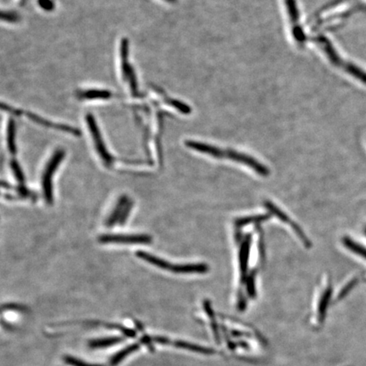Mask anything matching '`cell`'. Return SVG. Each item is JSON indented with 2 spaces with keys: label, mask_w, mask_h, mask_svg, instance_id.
Masks as SVG:
<instances>
[{
  "label": "cell",
  "mask_w": 366,
  "mask_h": 366,
  "mask_svg": "<svg viewBox=\"0 0 366 366\" xmlns=\"http://www.w3.org/2000/svg\"><path fill=\"white\" fill-rule=\"evenodd\" d=\"M287 8V16L291 26V33L295 43L300 48H304L309 37L304 33V28L300 23V15L297 8L296 0H285Z\"/></svg>",
  "instance_id": "cell-1"
},
{
  "label": "cell",
  "mask_w": 366,
  "mask_h": 366,
  "mask_svg": "<svg viewBox=\"0 0 366 366\" xmlns=\"http://www.w3.org/2000/svg\"><path fill=\"white\" fill-rule=\"evenodd\" d=\"M65 151L62 149L57 150L53 154L52 158H50V161L47 165L45 171L43 175V189L44 198L46 200L47 204L52 205L53 202V186H52V178L53 175L56 172L58 166L60 165V162L62 161L65 157Z\"/></svg>",
  "instance_id": "cell-2"
},
{
  "label": "cell",
  "mask_w": 366,
  "mask_h": 366,
  "mask_svg": "<svg viewBox=\"0 0 366 366\" xmlns=\"http://www.w3.org/2000/svg\"><path fill=\"white\" fill-rule=\"evenodd\" d=\"M309 41L315 43L317 46L323 51L331 65L348 72L352 63L347 62L341 58L335 50L333 44L331 43L329 38H327V36L323 35H318L313 37H309Z\"/></svg>",
  "instance_id": "cell-3"
},
{
  "label": "cell",
  "mask_w": 366,
  "mask_h": 366,
  "mask_svg": "<svg viewBox=\"0 0 366 366\" xmlns=\"http://www.w3.org/2000/svg\"><path fill=\"white\" fill-rule=\"evenodd\" d=\"M2 109H3V110H6L8 112L13 113V114L17 115V116H20V115H21V116H27V118H29L31 121H33V122H35L36 124H38V125L45 126V127H50V128H53L54 129V130H59L60 132L70 133V134L76 136V137L81 135V132H80L78 129L74 128V127H72V126H70V125L55 124V123L50 122V121H48V120L43 119L42 117L36 116V115L33 114V113L27 112V111H22V110H20V109H15V108H12V107H10V106L4 105L3 103L2 104Z\"/></svg>",
  "instance_id": "cell-4"
},
{
  "label": "cell",
  "mask_w": 366,
  "mask_h": 366,
  "mask_svg": "<svg viewBox=\"0 0 366 366\" xmlns=\"http://www.w3.org/2000/svg\"><path fill=\"white\" fill-rule=\"evenodd\" d=\"M86 122L88 128H89L90 133L92 135V140L94 142L96 149L99 153L100 158H102L103 160L105 161L107 166H110L113 161L115 160V158L108 152V150L106 149V146L104 140H103L102 136L100 134L98 124H97L95 118L92 116V114H90V113L87 114Z\"/></svg>",
  "instance_id": "cell-5"
},
{
  "label": "cell",
  "mask_w": 366,
  "mask_h": 366,
  "mask_svg": "<svg viewBox=\"0 0 366 366\" xmlns=\"http://www.w3.org/2000/svg\"><path fill=\"white\" fill-rule=\"evenodd\" d=\"M128 40H122L121 47H120V53H121V60H122V76L125 81H128L129 86L131 88L132 93L134 95H139V87L137 83L134 70L132 68L130 63L128 62Z\"/></svg>",
  "instance_id": "cell-6"
},
{
  "label": "cell",
  "mask_w": 366,
  "mask_h": 366,
  "mask_svg": "<svg viewBox=\"0 0 366 366\" xmlns=\"http://www.w3.org/2000/svg\"><path fill=\"white\" fill-rule=\"evenodd\" d=\"M101 244H149L152 237L148 234H105L99 238Z\"/></svg>",
  "instance_id": "cell-7"
},
{
  "label": "cell",
  "mask_w": 366,
  "mask_h": 366,
  "mask_svg": "<svg viewBox=\"0 0 366 366\" xmlns=\"http://www.w3.org/2000/svg\"><path fill=\"white\" fill-rule=\"evenodd\" d=\"M223 158H227L234 161L239 162L244 165H247L248 167L253 169L257 172L258 174L261 175H267L269 174V170L263 165H261L260 162L257 161L255 158L250 157L249 155L243 153L235 151L232 149L224 150L223 149Z\"/></svg>",
  "instance_id": "cell-8"
},
{
  "label": "cell",
  "mask_w": 366,
  "mask_h": 366,
  "mask_svg": "<svg viewBox=\"0 0 366 366\" xmlns=\"http://www.w3.org/2000/svg\"><path fill=\"white\" fill-rule=\"evenodd\" d=\"M265 206L267 207L268 209H269L272 214L277 215V218H279L280 221H283L285 223H287V224L289 225L291 227L294 229V232L297 234L298 238H300L301 241L303 242V244H304L307 247H310V246H311L310 240L307 238L306 235L304 234V231H302V229H301L297 225H296L295 222L291 221L287 214H285L284 212L281 211L280 209L277 208V206L273 205V203H271V202H265Z\"/></svg>",
  "instance_id": "cell-9"
},
{
  "label": "cell",
  "mask_w": 366,
  "mask_h": 366,
  "mask_svg": "<svg viewBox=\"0 0 366 366\" xmlns=\"http://www.w3.org/2000/svg\"><path fill=\"white\" fill-rule=\"evenodd\" d=\"M185 145L189 149H193L195 151H198L202 154L210 155L214 158H223V149L215 146L207 144L205 142H198V141H192V140H187L185 142Z\"/></svg>",
  "instance_id": "cell-10"
},
{
  "label": "cell",
  "mask_w": 366,
  "mask_h": 366,
  "mask_svg": "<svg viewBox=\"0 0 366 366\" xmlns=\"http://www.w3.org/2000/svg\"><path fill=\"white\" fill-rule=\"evenodd\" d=\"M171 271L178 274H203L209 271L205 264H173Z\"/></svg>",
  "instance_id": "cell-11"
},
{
  "label": "cell",
  "mask_w": 366,
  "mask_h": 366,
  "mask_svg": "<svg viewBox=\"0 0 366 366\" xmlns=\"http://www.w3.org/2000/svg\"><path fill=\"white\" fill-rule=\"evenodd\" d=\"M137 257L141 259L142 261L148 262L149 264L155 265L156 267L160 268L163 270H167V271H171L172 270V265L173 264L169 263L168 261H165L163 259L157 257L154 254H149L144 251L139 250L136 253Z\"/></svg>",
  "instance_id": "cell-12"
},
{
  "label": "cell",
  "mask_w": 366,
  "mask_h": 366,
  "mask_svg": "<svg viewBox=\"0 0 366 366\" xmlns=\"http://www.w3.org/2000/svg\"><path fill=\"white\" fill-rule=\"evenodd\" d=\"M128 198L125 195H123V196H122L119 198V200L117 202L114 210H113L112 213L109 215L108 220L106 221L105 225L107 227H111L114 225L116 224V222H119L120 218L122 216V212L124 210L125 205L128 203Z\"/></svg>",
  "instance_id": "cell-13"
},
{
  "label": "cell",
  "mask_w": 366,
  "mask_h": 366,
  "mask_svg": "<svg viewBox=\"0 0 366 366\" xmlns=\"http://www.w3.org/2000/svg\"><path fill=\"white\" fill-rule=\"evenodd\" d=\"M141 343H132L129 346L125 347L123 349L120 350L118 353L115 354L114 356L111 358L110 362H109V366H118L121 362H122L123 360H125L126 357H128L129 355H131L132 353H135L139 349L141 348Z\"/></svg>",
  "instance_id": "cell-14"
},
{
  "label": "cell",
  "mask_w": 366,
  "mask_h": 366,
  "mask_svg": "<svg viewBox=\"0 0 366 366\" xmlns=\"http://www.w3.org/2000/svg\"><path fill=\"white\" fill-rule=\"evenodd\" d=\"M125 336H109L105 338H98V339L91 340L88 343V346L93 349H105L109 347L114 346L118 343H122Z\"/></svg>",
  "instance_id": "cell-15"
},
{
  "label": "cell",
  "mask_w": 366,
  "mask_h": 366,
  "mask_svg": "<svg viewBox=\"0 0 366 366\" xmlns=\"http://www.w3.org/2000/svg\"><path fill=\"white\" fill-rule=\"evenodd\" d=\"M172 346L175 347L177 349H182L195 352V353H203V354H212V353H214V350L210 349L199 346V345L193 344V343L184 342V341H181V340L172 341Z\"/></svg>",
  "instance_id": "cell-16"
},
{
  "label": "cell",
  "mask_w": 366,
  "mask_h": 366,
  "mask_svg": "<svg viewBox=\"0 0 366 366\" xmlns=\"http://www.w3.org/2000/svg\"><path fill=\"white\" fill-rule=\"evenodd\" d=\"M112 92L108 90L90 89L78 92V97L81 99L93 100V99H109L112 98Z\"/></svg>",
  "instance_id": "cell-17"
},
{
  "label": "cell",
  "mask_w": 366,
  "mask_h": 366,
  "mask_svg": "<svg viewBox=\"0 0 366 366\" xmlns=\"http://www.w3.org/2000/svg\"><path fill=\"white\" fill-rule=\"evenodd\" d=\"M16 123L15 121L10 119L7 126V144L10 154H17V145H16Z\"/></svg>",
  "instance_id": "cell-18"
},
{
  "label": "cell",
  "mask_w": 366,
  "mask_h": 366,
  "mask_svg": "<svg viewBox=\"0 0 366 366\" xmlns=\"http://www.w3.org/2000/svg\"><path fill=\"white\" fill-rule=\"evenodd\" d=\"M343 243L344 246L349 248L350 251H352L354 254L360 255L366 260V247H363L362 245L358 244L356 242L353 241L348 237H344L343 239Z\"/></svg>",
  "instance_id": "cell-19"
},
{
  "label": "cell",
  "mask_w": 366,
  "mask_h": 366,
  "mask_svg": "<svg viewBox=\"0 0 366 366\" xmlns=\"http://www.w3.org/2000/svg\"><path fill=\"white\" fill-rule=\"evenodd\" d=\"M248 254H249V238H247V240L244 242L241 251H240V255H239V257H240V270H241L243 276L245 274L246 270H247Z\"/></svg>",
  "instance_id": "cell-20"
},
{
  "label": "cell",
  "mask_w": 366,
  "mask_h": 366,
  "mask_svg": "<svg viewBox=\"0 0 366 366\" xmlns=\"http://www.w3.org/2000/svg\"><path fill=\"white\" fill-rule=\"evenodd\" d=\"M331 295V289L330 287L327 288V290L325 291L321 299H320V304H319V320L320 321H322L326 314V311H327V306H328V303L330 300Z\"/></svg>",
  "instance_id": "cell-21"
},
{
  "label": "cell",
  "mask_w": 366,
  "mask_h": 366,
  "mask_svg": "<svg viewBox=\"0 0 366 366\" xmlns=\"http://www.w3.org/2000/svg\"><path fill=\"white\" fill-rule=\"evenodd\" d=\"M269 218V215H256V216H252V217L241 218L237 221V225L238 227H244L246 225L254 223V222H260V221H265Z\"/></svg>",
  "instance_id": "cell-22"
},
{
  "label": "cell",
  "mask_w": 366,
  "mask_h": 366,
  "mask_svg": "<svg viewBox=\"0 0 366 366\" xmlns=\"http://www.w3.org/2000/svg\"><path fill=\"white\" fill-rule=\"evenodd\" d=\"M10 166H11L12 172L15 174V176L17 179V181L20 183H24L25 177H24L23 172L21 171V168H20V165L18 164V162L16 159H12L10 162Z\"/></svg>",
  "instance_id": "cell-23"
},
{
  "label": "cell",
  "mask_w": 366,
  "mask_h": 366,
  "mask_svg": "<svg viewBox=\"0 0 366 366\" xmlns=\"http://www.w3.org/2000/svg\"><path fill=\"white\" fill-rule=\"evenodd\" d=\"M65 362L71 366H101V365L87 363L86 361H83V360H79V359L72 356L65 357Z\"/></svg>",
  "instance_id": "cell-24"
},
{
  "label": "cell",
  "mask_w": 366,
  "mask_h": 366,
  "mask_svg": "<svg viewBox=\"0 0 366 366\" xmlns=\"http://www.w3.org/2000/svg\"><path fill=\"white\" fill-rule=\"evenodd\" d=\"M357 282H358V279L357 278H354L353 280H350L349 282L347 284L346 286L343 287L342 291H341V293L338 295V299H341V298L345 297L347 294H349L350 291L352 290L353 287L356 286Z\"/></svg>",
  "instance_id": "cell-25"
},
{
  "label": "cell",
  "mask_w": 366,
  "mask_h": 366,
  "mask_svg": "<svg viewBox=\"0 0 366 366\" xmlns=\"http://www.w3.org/2000/svg\"><path fill=\"white\" fill-rule=\"evenodd\" d=\"M132 205H133L132 202L131 200H129L128 203L125 205V209H124L123 212H122V216L120 218V221L118 222L121 226L125 224V222L127 220L129 214H130V212L132 210Z\"/></svg>",
  "instance_id": "cell-26"
},
{
  "label": "cell",
  "mask_w": 366,
  "mask_h": 366,
  "mask_svg": "<svg viewBox=\"0 0 366 366\" xmlns=\"http://www.w3.org/2000/svg\"><path fill=\"white\" fill-rule=\"evenodd\" d=\"M247 291H248V294L250 295L251 297H254L255 296V286H254V277L253 275H251L250 277H248L247 279Z\"/></svg>",
  "instance_id": "cell-27"
},
{
  "label": "cell",
  "mask_w": 366,
  "mask_h": 366,
  "mask_svg": "<svg viewBox=\"0 0 366 366\" xmlns=\"http://www.w3.org/2000/svg\"><path fill=\"white\" fill-rule=\"evenodd\" d=\"M2 19L3 20H6V21H12L15 22L18 20V17L15 13H10V12H7V13H2Z\"/></svg>",
  "instance_id": "cell-28"
},
{
  "label": "cell",
  "mask_w": 366,
  "mask_h": 366,
  "mask_svg": "<svg viewBox=\"0 0 366 366\" xmlns=\"http://www.w3.org/2000/svg\"><path fill=\"white\" fill-rule=\"evenodd\" d=\"M38 3L45 10H53V3L50 0H38Z\"/></svg>",
  "instance_id": "cell-29"
},
{
  "label": "cell",
  "mask_w": 366,
  "mask_h": 366,
  "mask_svg": "<svg viewBox=\"0 0 366 366\" xmlns=\"http://www.w3.org/2000/svg\"><path fill=\"white\" fill-rule=\"evenodd\" d=\"M165 1H167L169 3H175L176 0H165Z\"/></svg>",
  "instance_id": "cell-30"
},
{
  "label": "cell",
  "mask_w": 366,
  "mask_h": 366,
  "mask_svg": "<svg viewBox=\"0 0 366 366\" xmlns=\"http://www.w3.org/2000/svg\"></svg>",
  "instance_id": "cell-31"
}]
</instances>
